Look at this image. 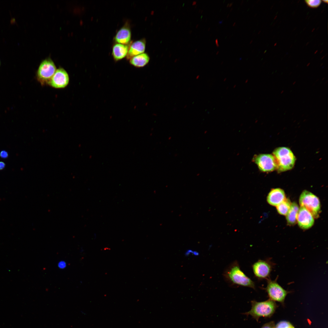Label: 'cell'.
<instances>
[{
    "mask_svg": "<svg viewBox=\"0 0 328 328\" xmlns=\"http://www.w3.org/2000/svg\"><path fill=\"white\" fill-rule=\"evenodd\" d=\"M5 163L2 161H0V170L3 169L5 167Z\"/></svg>",
    "mask_w": 328,
    "mask_h": 328,
    "instance_id": "obj_24",
    "label": "cell"
},
{
    "mask_svg": "<svg viewBox=\"0 0 328 328\" xmlns=\"http://www.w3.org/2000/svg\"><path fill=\"white\" fill-rule=\"evenodd\" d=\"M275 328H295V327L290 322L286 321H282L279 322L275 325Z\"/></svg>",
    "mask_w": 328,
    "mask_h": 328,
    "instance_id": "obj_18",
    "label": "cell"
},
{
    "mask_svg": "<svg viewBox=\"0 0 328 328\" xmlns=\"http://www.w3.org/2000/svg\"><path fill=\"white\" fill-rule=\"evenodd\" d=\"M150 57L148 54L143 53L135 56L129 60L130 64L137 68H141L146 66L149 62Z\"/></svg>",
    "mask_w": 328,
    "mask_h": 328,
    "instance_id": "obj_15",
    "label": "cell"
},
{
    "mask_svg": "<svg viewBox=\"0 0 328 328\" xmlns=\"http://www.w3.org/2000/svg\"><path fill=\"white\" fill-rule=\"evenodd\" d=\"M127 45L116 43L112 47V55L115 61H119L127 56L129 49Z\"/></svg>",
    "mask_w": 328,
    "mask_h": 328,
    "instance_id": "obj_14",
    "label": "cell"
},
{
    "mask_svg": "<svg viewBox=\"0 0 328 328\" xmlns=\"http://www.w3.org/2000/svg\"><path fill=\"white\" fill-rule=\"evenodd\" d=\"M252 161L257 165L260 170L262 172H271L276 169L275 160L272 155L269 154L255 155Z\"/></svg>",
    "mask_w": 328,
    "mask_h": 328,
    "instance_id": "obj_7",
    "label": "cell"
},
{
    "mask_svg": "<svg viewBox=\"0 0 328 328\" xmlns=\"http://www.w3.org/2000/svg\"><path fill=\"white\" fill-rule=\"evenodd\" d=\"M251 310L244 313L247 316L250 315L258 321L261 317L269 318L275 313L277 307L275 302L269 299L262 302L251 301Z\"/></svg>",
    "mask_w": 328,
    "mask_h": 328,
    "instance_id": "obj_1",
    "label": "cell"
},
{
    "mask_svg": "<svg viewBox=\"0 0 328 328\" xmlns=\"http://www.w3.org/2000/svg\"><path fill=\"white\" fill-rule=\"evenodd\" d=\"M229 4H228L227 5V7H229Z\"/></svg>",
    "mask_w": 328,
    "mask_h": 328,
    "instance_id": "obj_33",
    "label": "cell"
},
{
    "mask_svg": "<svg viewBox=\"0 0 328 328\" xmlns=\"http://www.w3.org/2000/svg\"><path fill=\"white\" fill-rule=\"evenodd\" d=\"M305 1L309 7L313 8L318 7L321 4L322 2L320 0H306Z\"/></svg>",
    "mask_w": 328,
    "mask_h": 328,
    "instance_id": "obj_19",
    "label": "cell"
},
{
    "mask_svg": "<svg viewBox=\"0 0 328 328\" xmlns=\"http://www.w3.org/2000/svg\"><path fill=\"white\" fill-rule=\"evenodd\" d=\"M278 277L274 280L267 279V285L265 289L269 299L284 304L285 298L290 292L282 288L277 282Z\"/></svg>",
    "mask_w": 328,
    "mask_h": 328,
    "instance_id": "obj_6",
    "label": "cell"
},
{
    "mask_svg": "<svg viewBox=\"0 0 328 328\" xmlns=\"http://www.w3.org/2000/svg\"><path fill=\"white\" fill-rule=\"evenodd\" d=\"M225 275L226 278L234 284L255 289L254 282L242 271L237 262L230 266Z\"/></svg>",
    "mask_w": 328,
    "mask_h": 328,
    "instance_id": "obj_3",
    "label": "cell"
},
{
    "mask_svg": "<svg viewBox=\"0 0 328 328\" xmlns=\"http://www.w3.org/2000/svg\"><path fill=\"white\" fill-rule=\"evenodd\" d=\"M299 203L307 210L315 218L319 216L320 210L319 200L317 197L307 190H304L299 199Z\"/></svg>",
    "mask_w": 328,
    "mask_h": 328,
    "instance_id": "obj_4",
    "label": "cell"
},
{
    "mask_svg": "<svg viewBox=\"0 0 328 328\" xmlns=\"http://www.w3.org/2000/svg\"><path fill=\"white\" fill-rule=\"evenodd\" d=\"M184 255L186 256H189L190 255H192L194 256H197L199 255V253L196 251L189 249L185 251Z\"/></svg>",
    "mask_w": 328,
    "mask_h": 328,
    "instance_id": "obj_20",
    "label": "cell"
},
{
    "mask_svg": "<svg viewBox=\"0 0 328 328\" xmlns=\"http://www.w3.org/2000/svg\"><path fill=\"white\" fill-rule=\"evenodd\" d=\"M274 266V264L269 259L259 260L253 265L252 268L254 275L258 278L268 279L270 278Z\"/></svg>",
    "mask_w": 328,
    "mask_h": 328,
    "instance_id": "obj_8",
    "label": "cell"
},
{
    "mask_svg": "<svg viewBox=\"0 0 328 328\" xmlns=\"http://www.w3.org/2000/svg\"><path fill=\"white\" fill-rule=\"evenodd\" d=\"M9 156L8 152L5 150H2L0 153V156L3 159L7 158Z\"/></svg>",
    "mask_w": 328,
    "mask_h": 328,
    "instance_id": "obj_22",
    "label": "cell"
},
{
    "mask_svg": "<svg viewBox=\"0 0 328 328\" xmlns=\"http://www.w3.org/2000/svg\"><path fill=\"white\" fill-rule=\"evenodd\" d=\"M229 14H228V15H227V18H228V17H229Z\"/></svg>",
    "mask_w": 328,
    "mask_h": 328,
    "instance_id": "obj_35",
    "label": "cell"
},
{
    "mask_svg": "<svg viewBox=\"0 0 328 328\" xmlns=\"http://www.w3.org/2000/svg\"><path fill=\"white\" fill-rule=\"evenodd\" d=\"M233 8L232 7L231 8V9L230 10V11L231 12L232 11V10H233Z\"/></svg>",
    "mask_w": 328,
    "mask_h": 328,
    "instance_id": "obj_30",
    "label": "cell"
},
{
    "mask_svg": "<svg viewBox=\"0 0 328 328\" xmlns=\"http://www.w3.org/2000/svg\"><path fill=\"white\" fill-rule=\"evenodd\" d=\"M283 91H283H283H282V92H281V94H282V93H283Z\"/></svg>",
    "mask_w": 328,
    "mask_h": 328,
    "instance_id": "obj_36",
    "label": "cell"
},
{
    "mask_svg": "<svg viewBox=\"0 0 328 328\" xmlns=\"http://www.w3.org/2000/svg\"><path fill=\"white\" fill-rule=\"evenodd\" d=\"M222 21H220V22H219V23L220 24V23H222Z\"/></svg>",
    "mask_w": 328,
    "mask_h": 328,
    "instance_id": "obj_34",
    "label": "cell"
},
{
    "mask_svg": "<svg viewBox=\"0 0 328 328\" xmlns=\"http://www.w3.org/2000/svg\"><path fill=\"white\" fill-rule=\"evenodd\" d=\"M56 70V67L52 60L46 58L39 65L36 73L37 79L42 85L48 84Z\"/></svg>",
    "mask_w": 328,
    "mask_h": 328,
    "instance_id": "obj_5",
    "label": "cell"
},
{
    "mask_svg": "<svg viewBox=\"0 0 328 328\" xmlns=\"http://www.w3.org/2000/svg\"><path fill=\"white\" fill-rule=\"evenodd\" d=\"M299 210V206L296 203H291L286 215L287 221L289 225H293L296 223Z\"/></svg>",
    "mask_w": 328,
    "mask_h": 328,
    "instance_id": "obj_16",
    "label": "cell"
},
{
    "mask_svg": "<svg viewBox=\"0 0 328 328\" xmlns=\"http://www.w3.org/2000/svg\"><path fill=\"white\" fill-rule=\"evenodd\" d=\"M296 81L294 82L293 83V84H295V83H296Z\"/></svg>",
    "mask_w": 328,
    "mask_h": 328,
    "instance_id": "obj_37",
    "label": "cell"
},
{
    "mask_svg": "<svg viewBox=\"0 0 328 328\" xmlns=\"http://www.w3.org/2000/svg\"><path fill=\"white\" fill-rule=\"evenodd\" d=\"M146 43L145 39H142L132 43L129 47L127 59L130 60L135 56L144 53L145 49Z\"/></svg>",
    "mask_w": 328,
    "mask_h": 328,
    "instance_id": "obj_12",
    "label": "cell"
},
{
    "mask_svg": "<svg viewBox=\"0 0 328 328\" xmlns=\"http://www.w3.org/2000/svg\"><path fill=\"white\" fill-rule=\"evenodd\" d=\"M297 220L299 227L304 229L310 228L314 223L312 214L306 208L301 206L299 210Z\"/></svg>",
    "mask_w": 328,
    "mask_h": 328,
    "instance_id": "obj_10",
    "label": "cell"
},
{
    "mask_svg": "<svg viewBox=\"0 0 328 328\" xmlns=\"http://www.w3.org/2000/svg\"><path fill=\"white\" fill-rule=\"evenodd\" d=\"M215 43L217 47H218L219 46V45L218 44V40L217 39H216L215 41Z\"/></svg>",
    "mask_w": 328,
    "mask_h": 328,
    "instance_id": "obj_25",
    "label": "cell"
},
{
    "mask_svg": "<svg viewBox=\"0 0 328 328\" xmlns=\"http://www.w3.org/2000/svg\"><path fill=\"white\" fill-rule=\"evenodd\" d=\"M233 2L231 3L230 4H229V7H231V6L232 5H233Z\"/></svg>",
    "mask_w": 328,
    "mask_h": 328,
    "instance_id": "obj_26",
    "label": "cell"
},
{
    "mask_svg": "<svg viewBox=\"0 0 328 328\" xmlns=\"http://www.w3.org/2000/svg\"><path fill=\"white\" fill-rule=\"evenodd\" d=\"M66 265V264L65 263L63 262H59L58 264L59 267L61 268H64L65 267Z\"/></svg>",
    "mask_w": 328,
    "mask_h": 328,
    "instance_id": "obj_23",
    "label": "cell"
},
{
    "mask_svg": "<svg viewBox=\"0 0 328 328\" xmlns=\"http://www.w3.org/2000/svg\"><path fill=\"white\" fill-rule=\"evenodd\" d=\"M69 81L67 72L63 68H59L56 70L48 84L56 88H64L68 85Z\"/></svg>",
    "mask_w": 328,
    "mask_h": 328,
    "instance_id": "obj_9",
    "label": "cell"
},
{
    "mask_svg": "<svg viewBox=\"0 0 328 328\" xmlns=\"http://www.w3.org/2000/svg\"><path fill=\"white\" fill-rule=\"evenodd\" d=\"M219 53V51H217V53H216V55H217V54H218Z\"/></svg>",
    "mask_w": 328,
    "mask_h": 328,
    "instance_id": "obj_31",
    "label": "cell"
},
{
    "mask_svg": "<svg viewBox=\"0 0 328 328\" xmlns=\"http://www.w3.org/2000/svg\"><path fill=\"white\" fill-rule=\"evenodd\" d=\"M275 324L273 321H271L264 324L261 328H275Z\"/></svg>",
    "mask_w": 328,
    "mask_h": 328,
    "instance_id": "obj_21",
    "label": "cell"
},
{
    "mask_svg": "<svg viewBox=\"0 0 328 328\" xmlns=\"http://www.w3.org/2000/svg\"><path fill=\"white\" fill-rule=\"evenodd\" d=\"M291 203L289 200L286 198L282 202L277 206V210L280 214L286 215L290 209Z\"/></svg>",
    "mask_w": 328,
    "mask_h": 328,
    "instance_id": "obj_17",
    "label": "cell"
},
{
    "mask_svg": "<svg viewBox=\"0 0 328 328\" xmlns=\"http://www.w3.org/2000/svg\"></svg>",
    "mask_w": 328,
    "mask_h": 328,
    "instance_id": "obj_39",
    "label": "cell"
},
{
    "mask_svg": "<svg viewBox=\"0 0 328 328\" xmlns=\"http://www.w3.org/2000/svg\"><path fill=\"white\" fill-rule=\"evenodd\" d=\"M243 1H243V0H242V1H241V5H242V4H243Z\"/></svg>",
    "mask_w": 328,
    "mask_h": 328,
    "instance_id": "obj_28",
    "label": "cell"
},
{
    "mask_svg": "<svg viewBox=\"0 0 328 328\" xmlns=\"http://www.w3.org/2000/svg\"><path fill=\"white\" fill-rule=\"evenodd\" d=\"M253 42V40H251L250 42V44H251Z\"/></svg>",
    "mask_w": 328,
    "mask_h": 328,
    "instance_id": "obj_32",
    "label": "cell"
},
{
    "mask_svg": "<svg viewBox=\"0 0 328 328\" xmlns=\"http://www.w3.org/2000/svg\"><path fill=\"white\" fill-rule=\"evenodd\" d=\"M285 192L282 189L277 188L271 190L267 197L268 203L273 206H277L285 199Z\"/></svg>",
    "mask_w": 328,
    "mask_h": 328,
    "instance_id": "obj_13",
    "label": "cell"
},
{
    "mask_svg": "<svg viewBox=\"0 0 328 328\" xmlns=\"http://www.w3.org/2000/svg\"><path fill=\"white\" fill-rule=\"evenodd\" d=\"M276 164V170L279 172L292 169L294 166L296 157L292 151L286 147H279L273 152Z\"/></svg>",
    "mask_w": 328,
    "mask_h": 328,
    "instance_id": "obj_2",
    "label": "cell"
},
{
    "mask_svg": "<svg viewBox=\"0 0 328 328\" xmlns=\"http://www.w3.org/2000/svg\"><path fill=\"white\" fill-rule=\"evenodd\" d=\"M131 32L129 24L126 23L117 32L114 40L118 43L127 45L131 39Z\"/></svg>",
    "mask_w": 328,
    "mask_h": 328,
    "instance_id": "obj_11",
    "label": "cell"
},
{
    "mask_svg": "<svg viewBox=\"0 0 328 328\" xmlns=\"http://www.w3.org/2000/svg\"><path fill=\"white\" fill-rule=\"evenodd\" d=\"M323 2H325V3H328V1L327 0H323Z\"/></svg>",
    "mask_w": 328,
    "mask_h": 328,
    "instance_id": "obj_27",
    "label": "cell"
},
{
    "mask_svg": "<svg viewBox=\"0 0 328 328\" xmlns=\"http://www.w3.org/2000/svg\"><path fill=\"white\" fill-rule=\"evenodd\" d=\"M324 78H325L324 77V78H323V79H322V80H323V79H324Z\"/></svg>",
    "mask_w": 328,
    "mask_h": 328,
    "instance_id": "obj_38",
    "label": "cell"
},
{
    "mask_svg": "<svg viewBox=\"0 0 328 328\" xmlns=\"http://www.w3.org/2000/svg\"><path fill=\"white\" fill-rule=\"evenodd\" d=\"M235 24H236V22H234V24H233V26H235Z\"/></svg>",
    "mask_w": 328,
    "mask_h": 328,
    "instance_id": "obj_29",
    "label": "cell"
}]
</instances>
